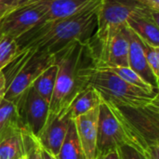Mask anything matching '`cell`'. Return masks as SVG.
<instances>
[{
	"label": "cell",
	"mask_w": 159,
	"mask_h": 159,
	"mask_svg": "<svg viewBox=\"0 0 159 159\" xmlns=\"http://www.w3.org/2000/svg\"><path fill=\"white\" fill-rule=\"evenodd\" d=\"M142 42L148 66L153 72L156 78L159 80V48L150 46L147 43L143 42V40Z\"/></svg>",
	"instance_id": "44dd1931"
},
{
	"label": "cell",
	"mask_w": 159,
	"mask_h": 159,
	"mask_svg": "<svg viewBox=\"0 0 159 159\" xmlns=\"http://www.w3.org/2000/svg\"><path fill=\"white\" fill-rule=\"evenodd\" d=\"M71 118L64 114L48 122L40 136L36 139L40 146L57 157L65 140Z\"/></svg>",
	"instance_id": "7c38bea8"
},
{
	"label": "cell",
	"mask_w": 159,
	"mask_h": 159,
	"mask_svg": "<svg viewBox=\"0 0 159 159\" xmlns=\"http://www.w3.org/2000/svg\"><path fill=\"white\" fill-rule=\"evenodd\" d=\"M25 156L23 129H19L0 142V159H19Z\"/></svg>",
	"instance_id": "2e32d148"
},
{
	"label": "cell",
	"mask_w": 159,
	"mask_h": 159,
	"mask_svg": "<svg viewBox=\"0 0 159 159\" xmlns=\"http://www.w3.org/2000/svg\"><path fill=\"white\" fill-rule=\"evenodd\" d=\"M21 128L16 105L2 98L0 100V142Z\"/></svg>",
	"instance_id": "9a60e30c"
},
{
	"label": "cell",
	"mask_w": 159,
	"mask_h": 159,
	"mask_svg": "<svg viewBox=\"0 0 159 159\" xmlns=\"http://www.w3.org/2000/svg\"><path fill=\"white\" fill-rule=\"evenodd\" d=\"M7 89V81H6V77L5 75L3 73V71L0 72V100L3 98L4 93L6 91Z\"/></svg>",
	"instance_id": "4316f807"
},
{
	"label": "cell",
	"mask_w": 159,
	"mask_h": 159,
	"mask_svg": "<svg viewBox=\"0 0 159 159\" xmlns=\"http://www.w3.org/2000/svg\"><path fill=\"white\" fill-rule=\"evenodd\" d=\"M117 152L120 159H147L142 153L129 144L119 146Z\"/></svg>",
	"instance_id": "603a6c76"
},
{
	"label": "cell",
	"mask_w": 159,
	"mask_h": 159,
	"mask_svg": "<svg viewBox=\"0 0 159 159\" xmlns=\"http://www.w3.org/2000/svg\"><path fill=\"white\" fill-rule=\"evenodd\" d=\"M143 7L138 0H101L97 8L96 30L90 39L100 38L109 30L125 24Z\"/></svg>",
	"instance_id": "8992f818"
},
{
	"label": "cell",
	"mask_w": 159,
	"mask_h": 159,
	"mask_svg": "<svg viewBox=\"0 0 159 159\" xmlns=\"http://www.w3.org/2000/svg\"><path fill=\"white\" fill-rule=\"evenodd\" d=\"M17 40L10 36H3L0 40V72L3 71L18 55Z\"/></svg>",
	"instance_id": "ffe728a7"
},
{
	"label": "cell",
	"mask_w": 159,
	"mask_h": 159,
	"mask_svg": "<svg viewBox=\"0 0 159 159\" xmlns=\"http://www.w3.org/2000/svg\"><path fill=\"white\" fill-rule=\"evenodd\" d=\"M28 0H0V13H5L24 5Z\"/></svg>",
	"instance_id": "cb8c5ba5"
},
{
	"label": "cell",
	"mask_w": 159,
	"mask_h": 159,
	"mask_svg": "<svg viewBox=\"0 0 159 159\" xmlns=\"http://www.w3.org/2000/svg\"><path fill=\"white\" fill-rule=\"evenodd\" d=\"M87 50V44L74 42L55 55L58 73L49 102L47 123L59 116L64 115L70 102L81 89L77 75L79 69L83 66L82 60Z\"/></svg>",
	"instance_id": "277c9868"
},
{
	"label": "cell",
	"mask_w": 159,
	"mask_h": 159,
	"mask_svg": "<svg viewBox=\"0 0 159 159\" xmlns=\"http://www.w3.org/2000/svg\"><path fill=\"white\" fill-rule=\"evenodd\" d=\"M56 157L57 159H85L73 119L70 120L65 140Z\"/></svg>",
	"instance_id": "ac0fdd59"
},
{
	"label": "cell",
	"mask_w": 159,
	"mask_h": 159,
	"mask_svg": "<svg viewBox=\"0 0 159 159\" xmlns=\"http://www.w3.org/2000/svg\"><path fill=\"white\" fill-rule=\"evenodd\" d=\"M124 144H128V142L123 129L109 105L102 102L99 105L97 156L116 150Z\"/></svg>",
	"instance_id": "ba28073f"
},
{
	"label": "cell",
	"mask_w": 159,
	"mask_h": 159,
	"mask_svg": "<svg viewBox=\"0 0 159 159\" xmlns=\"http://www.w3.org/2000/svg\"><path fill=\"white\" fill-rule=\"evenodd\" d=\"M106 103L119 122L128 144L147 159H159V102L137 108Z\"/></svg>",
	"instance_id": "3957f363"
},
{
	"label": "cell",
	"mask_w": 159,
	"mask_h": 159,
	"mask_svg": "<svg viewBox=\"0 0 159 159\" xmlns=\"http://www.w3.org/2000/svg\"><path fill=\"white\" fill-rule=\"evenodd\" d=\"M19 159H26V157L24 156V157H20V158H19Z\"/></svg>",
	"instance_id": "4dcf8cb0"
},
{
	"label": "cell",
	"mask_w": 159,
	"mask_h": 159,
	"mask_svg": "<svg viewBox=\"0 0 159 159\" xmlns=\"http://www.w3.org/2000/svg\"><path fill=\"white\" fill-rule=\"evenodd\" d=\"M100 2L68 18L39 23L17 39L19 52L40 50L56 55L71 43L88 44L96 30Z\"/></svg>",
	"instance_id": "6da1fadb"
},
{
	"label": "cell",
	"mask_w": 159,
	"mask_h": 159,
	"mask_svg": "<svg viewBox=\"0 0 159 159\" xmlns=\"http://www.w3.org/2000/svg\"><path fill=\"white\" fill-rule=\"evenodd\" d=\"M16 107L22 129L37 139L47 125L49 104L30 87L19 99Z\"/></svg>",
	"instance_id": "5b68a950"
},
{
	"label": "cell",
	"mask_w": 159,
	"mask_h": 159,
	"mask_svg": "<svg viewBox=\"0 0 159 159\" xmlns=\"http://www.w3.org/2000/svg\"><path fill=\"white\" fill-rule=\"evenodd\" d=\"M98 115L99 106L73 119L85 159H96L97 157Z\"/></svg>",
	"instance_id": "8fae6325"
},
{
	"label": "cell",
	"mask_w": 159,
	"mask_h": 159,
	"mask_svg": "<svg viewBox=\"0 0 159 159\" xmlns=\"http://www.w3.org/2000/svg\"><path fill=\"white\" fill-rule=\"evenodd\" d=\"M102 68L116 74L120 78H122L123 80H125L126 82H128L133 86L139 87L143 89H148V90H158V89L152 88L136 72H134L129 66H126V67L125 66H115V67H102Z\"/></svg>",
	"instance_id": "d6986e66"
},
{
	"label": "cell",
	"mask_w": 159,
	"mask_h": 159,
	"mask_svg": "<svg viewBox=\"0 0 159 159\" xmlns=\"http://www.w3.org/2000/svg\"><path fill=\"white\" fill-rule=\"evenodd\" d=\"M58 73V65L56 63L50 65L44 70L32 83L31 88L41 96L48 104L50 102L52 93L55 87Z\"/></svg>",
	"instance_id": "e0dca14e"
},
{
	"label": "cell",
	"mask_w": 159,
	"mask_h": 159,
	"mask_svg": "<svg viewBox=\"0 0 159 159\" xmlns=\"http://www.w3.org/2000/svg\"><path fill=\"white\" fill-rule=\"evenodd\" d=\"M100 0H28L25 4L39 7L44 12L42 22L53 21L73 16Z\"/></svg>",
	"instance_id": "30bf717a"
},
{
	"label": "cell",
	"mask_w": 159,
	"mask_h": 159,
	"mask_svg": "<svg viewBox=\"0 0 159 159\" xmlns=\"http://www.w3.org/2000/svg\"><path fill=\"white\" fill-rule=\"evenodd\" d=\"M159 11L141 7L126 21V25L143 42L159 48Z\"/></svg>",
	"instance_id": "9c48e42d"
},
{
	"label": "cell",
	"mask_w": 159,
	"mask_h": 159,
	"mask_svg": "<svg viewBox=\"0 0 159 159\" xmlns=\"http://www.w3.org/2000/svg\"><path fill=\"white\" fill-rule=\"evenodd\" d=\"M128 27V26H127ZM129 37V67L136 72L152 88L158 89V80L154 75L145 59L141 38L128 27Z\"/></svg>",
	"instance_id": "4fadbf2b"
},
{
	"label": "cell",
	"mask_w": 159,
	"mask_h": 159,
	"mask_svg": "<svg viewBox=\"0 0 159 159\" xmlns=\"http://www.w3.org/2000/svg\"><path fill=\"white\" fill-rule=\"evenodd\" d=\"M40 149H41V155H42L43 159H57V157L55 156L51 155L50 153H48V151H46L45 149H43L41 146H40Z\"/></svg>",
	"instance_id": "83f0119b"
},
{
	"label": "cell",
	"mask_w": 159,
	"mask_h": 159,
	"mask_svg": "<svg viewBox=\"0 0 159 159\" xmlns=\"http://www.w3.org/2000/svg\"><path fill=\"white\" fill-rule=\"evenodd\" d=\"M44 20L43 10L33 4H24L7 11L0 20V32L5 36L19 39L23 34L41 23Z\"/></svg>",
	"instance_id": "52a82bcc"
},
{
	"label": "cell",
	"mask_w": 159,
	"mask_h": 159,
	"mask_svg": "<svg viewBox=\"0 0 159 159\" xmlns=\"http://www.w3.org/2000/svg\"><path fill=\"white\" fill-rule=\"evenodd\" d=\"M3 36H4V35H3V34H2V33L0 32V40H1V38H2Z\"/></svg>",
	"instance_id": "f546056e"
},
{
	"label": "cell",
	"mask_w": 159,
	"mask_h": 159,
	"mask_svg": "<svg viewBox=\"0 0 159 159\" xmlns=\"http://www.w3.org/2000/svg\"><path fill=\"white\" fill-rule=\"evenodd\" d=\"M6 13H7V12H5V13H0V20H1V18H2V17H3V16L6 14Z\"/></svg>",
	"instance_id": "f1b7e54d"
},
{
	"label": "cell",
	"mask_w": 159,
	"mask_h": 159,
	"mask_svg": "<svg viewBox=\"0 0 159 159\" xmlns=\"http://www.w3.org/2000/svg\"><path fill=\"white\" fill-rule=\"evenodd\" d=\"M23 139H24V145H25V157L26 159H43L41 155L40 144L38 143L37 140L28 133L23 129Z\"/></svg>",
	"instance_id": "7402d4cb"
},
{
	"label": "cell",
	"mask_w": 159,
	"mask_h": 159,
	"mask_svg": "<svg viewBox=\"0 0 159 159\" xmlns=\"http://www.w3.org/2000/svg\"><path fill=\"white\" fill-rule=\"evenodd\" d=\"M96 159H120V158H119L118 152H117V149H116V150L111 151V152H109V153H107V154L101 155V156H97Z\"/></svg>",
	"instance_id": "484cf974"
},
{
	"label": "cell",
	"mask_w": 159,
	"mask_h": 159,
	"mask_svg": "<svg viewBox=\"0 0 159 159\" xmlns=\"http://www.w3.org/2000/svg\"><path fill=\"white\" fill-rule=\"evenodd\" d=\"M81 89H95L103 102L120 106L137 108L159 102L158 90H148L133 86L116 74L92 65L82 66L77 75Z\"/></svg>",
	"instance_id": "7a4b0ae2"
},
{
	"label": "cell",
	"mask_w": 159,
	"mask_h": 159,
	"mask_svg": "<svg viewBox=\"0 0 159 159\" xmlns=\"http://www.w3.org/2000/svg\"><path fill=\"white\" fill-rule=\"evenodd\" d=\"M143 7L152 10L159 11V0H138Z\"/></svg>",
	"instance_id": "d4e9b609"
},
{
	"label": "cell",
	"mask_w": 159,
	"mask_h": 159,
	"mask_svg": "<svg viewBox=\"0 0 159 159\" xmlns=\"http://www.w3.org/2000/svg\"><path fill=\"white\" fill-rule=\"evenodd\" d=\"M102 102L101 95L95 89L84 87L70 102L65 114L68 115L71 119H75L98 107Z\"/></svg>",
	"instance_id": "5bb4252c"
}]
</instances>
